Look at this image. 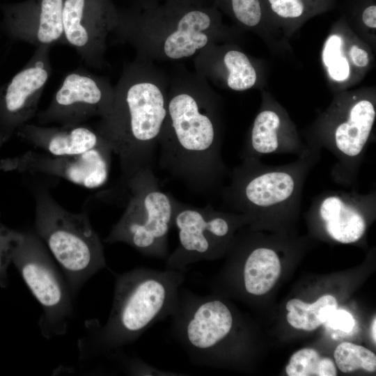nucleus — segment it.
Here are the masks:
<instances>
[{
    "label": "nucleus",
    "mask_w": 376,
    "mask_h": 376,
    "mask_svg": "<svg viewBox=\"0 0 376 376\" xmlns=\"http://www.w3.org/2000/svg\"><path fill=\"white\" fill-rule=\"evenodd\" d=\"M337 306L336 298L330 295L322 296L313 304L292 299L286 304L287 320L295 329L313 331L325 323Z\"/></svg>",
    "instance_id": "412c9836"
},
{
    "label": "nucleus",
    "mask_w": 376,
    "mask_h": 376,
    "mask_svg": "<svg viewBox=\"0 0 376 376\" xmlns=\"http://www.w3.org/2000/svg\"><path fill=\"white\" fill-rule=\"evenodd\" d=\"M281 273V262L276 251L265 246L250 250L243 267V282L246 292L262 295L274 286Z\"/></svg>",
    "instance_id": "aec40b11"
},
{
    "label": "nucleus",
    "mask_w": 376,
    "mask_h": 376,
    "mask_svg": "<svg viewBox=\"0 0 376 376\" xmlns=\"http://www.w3.org/2000/svg\"><path fill=\"white\" fill-rule=\"evenodd\" d=\"M48 46L36 47L30 59L0 86V139L31 122L52 72Z\"/></svg>",
    "instance_id": "4468645a"
},
{
    "label": "nucleus",
    "mask_w": 376,
    "mask_h": 376,
    "mask_svg": "<svg viewBox=\"0 0 376 376\" xmlns=\"http://www.w3.org/2000/svg\"><path fill=\"white\" fill-rule=\"evenodd\" d=\"M30 190L35 201V233L59 265L74 297L90 278L107 267L102 241L86 210H65L42 182L30 181Z\"/></svg>",
    "instance_id": "423d86ee"
},
{
    "label": "nucleus",
    "mask_w": 376,
    "mask_h": 376,
    "mask_svg": "<svg viewBox=\"0 0 376 376\" xmlns=\"http://www.w3.org/2000/svg\"><path fill=\"white\" fill-rule=\"evenodd\" d=\"M362 21L363 24L370 28H376V6L371 5L365 8L362 13Z\"/></svg>",
    "instance_id": "7c9ffc66"
},
{
    "label": "nucleus",
    "mask_w": 376,
    "mask_h": 376,
    "mask_svg": "<svg viewBox=\"0 0 376 376\" xmlns=\"http://www.w3.org/2000/svg\"><path fill=\"white\" fill-rule=\"evenodd\" d=\"M209 44L194 57L195 72L207 82L224 83L235 91L251 88L257 81L256 70L243 52Z\"/></svg>",
    "instance_id": "6ab92c4d"
},
{
    "label": "nucleus",
    "mask_w": 376,
    "mask_h": 376,
    "mask_svg": "<svg viewBox=\"0 0 376 376\" xmlns=\"http://www.w3.org/2000/svg\"><path fill=\"white\" fill-rule=\"evenodd\" d=\"M349 56L352 63L359 68L366 67L369 63L368 52L357 45H353L350 47Z\"/></svg>",
    "instance_id": "c85d7f7f"
},
{
    "label": "nucleus",
    "mask_w": 376,
    "mask_h": 376,
    "mask_svg": "<svg viewBox=\"0 0 376 376\" xmlns=\"http://www.w3.org/2000/svg\"><path fill=\"white\" fill-rule=\"evenodd\" d=\"M308 150L288 118L278 108L265 106L256 115L240 153L241 159L272 154L297 157Z\"/></svg>",
    "instance_id": "f3484780"
},
{
    "label": "nucleus",
    "mask_w": 376,
    "mask_h": 376,
    "mask_svg": "<svg viewBox=\"0 0 376 376\" xmlns=\"http://www.w3.org/2000/svg\"><path fill=\"white\" fill-rule=\"evenodd\" d=\"M325 323L331 329L344 332H350L354 327L352 315L345 310L337 308L331 313Z\"/></svg>",
    "instance_id": "cd10ccee"
},
{
    "label": "nucleus",
    "mask_w": 376,
    "mask_h": 376,
    "mask_svg": "<svg viewBox=\"0 0 376 376\" xmlns=\"http://www.w3.org/2000/svg\"><path fill=\"white\" fill-rule=\"evenodd\" d=\"M306 146L304 155L282 165L265 164L256 158L242 159L230 171L229 184L220 190L224 206L246 215L254 224L295 219L306 180L321 158L320 148Z\"/></svg>",
    "instance_id": "39448f33"
},
{
    "label": "nucleus",
    "mask_w": 376,
    "mask_h": 376,
    "mask_svg": "<svg viewBox=\"0 0 376 376\" xmlns=\"http://www.w3.org/2000/svg\"><path fill=\"white\" fill-rule=\"evenodd\" d=\"M376 117L375 104L368 97L338 102L320 119L306 144L329 151L336 159L333 181L357 189V182Z\"/></svg>",
    "instance_id": "6e6552de"
},
{
    "label": "nucleus",
    "mask_w": 376,
    "mask_h": 376,
    "mask_svg": "<svg viewBox=\"0 0 376 376\" xmlns=\"http://www.w3.org/2000/svg\"><path fill=\"white\" fill-rule=\"evenodd\" d=\"M126 368L128 373L135 375H159V376H178L185 375L184 374H178V373H172L162 370L150 366L139 359H130Z\"/></svg>",
    "instance_id": "bb28decb"
},
{
    "label": "nucleus",
    "mask_w": 376,
    "mask_h": 376,
    "mask_svg": "<svg viewBox=\"0 0 376 376\" xmlns=\"http://www.w3.org/2000/svg\"><path fill=\"white\" fill-rule=\"evenodd\" d=\"M17 132L37 151L54 156L77 155L109 143L95 127L84 123L40 125L30 122Z\"/></svg>",
    "instance_id": "a211bd4d"
},
{
    "label": "nucleus",
    "mask_w": 376,
    "mask_h": 376,
    "mask_svg": "<svg viewBox=\"0 0 376 376\" xmlns=\"http://www.w3.org/2000/svg\"><path fill=\"white\" fill-rule=\"evenodd\" d=\"M342 38L332 35L325 42L322 51V61L328 74L337 81L346 80L350 72L349 62L342 54Z\"/></svg>",
    "instance_id": "393cba45"
},
{
    "label": "nucleus",
    "mask_w": 376,
    "mask_h": 376,
    "mask_svg": "<svg viewBox=\"0 0 376 376\" xmlns=\"http://www.w3.org/2000/svg\"><path fill=\"white\" fill-rule=\"evenodd\" d=\"M376 318H374L373 321V324H372V336H373V340H374V343H375L376 342V333H375V330H376Z\"/></svg>",
    "instance_id": "473e14b6"
},
{
    "label": "nucleus",
    "mask_w": 376,
    "mask_h": 376,
    "mask_svg": "<svg viewBox=\"0 0 376 376\" xmlns=\"http://www.w3.org/2000/svg\"><path fill=\"white\" fill-rule=\"evenodd\" d=\"M2 233L3 232L0 231V244L3 243V242H9V241H12V240H15L17 239L21 235V233H19H19H17V234H7V235H4ZM2 256H3V254H1V251H0V270L2 269V265H3Z\"/></svg>",
    "instance_id": "2f4dec72"
},
{
    "label": "nucleus",
    "mask_w": 376,
    "mask_h": 376,
    "mask_svg": "<svg viewBox=\"0 0 376 376\" xmlns=\"http://www.w3.org/2000/svg\"><path fill=\"white\" fill-rule=\"evenodd\" d=\"M185 272L138 267L115 274L112 307L105 324H86L79 340L81 359L119 351L154 324L176 312Z\"/></svg>",
    "instance_id": "7ed1b4c3"
},
{
    "label": "nucleus",
    "mask_w": 376,
    "mask_h": 376,
    "mask_svg": "<svg viewBox=\"0 0 376 376\" xmlns=\"http://www.w3.org/2000/svg\"><path fill=\"white\" fill-rule=\"evenodd\" d=\"M15 254L24 282L42 308V335L50 339L65 334L73 314V296L61 268L33 232L22 234Z\"/></svg>",
    "instance_id": "1a4fd4ad"
},
{
    "label": "nucleus",
    "mask_w": 376,
    "mask_h": 376,
    "mask_svg": "<svg viewBox=\"0 0 376 376\" xmlns=\"http://www.w3.org/2000/svg\"><path fill=\"white\" fill-rule=\"evenodd\" d=\"M218 10L221 8L230 15L239 24L246 27L257 26L262 19L260 0H210Z\"/></svg>",
    "instance_id": "b1692460"
},
{
    "label": "nucleus",
    "mask_w": 376,
    "mask_h": 376,
    "mask_svg": "<svg viewBox=\"0 0 376 376\" xmlns=\"http://www.w3.org/2000/svg\"><path fill=\"white\" fill-rule=\"evenodd\" d=\"M111 35L115 43L130 45L136 58L155 63L194 58L224 38L226 31L212 4L134 2L119 9Z\"/></svg>",
    "instance_id": "20e7f679"
},
{
    "label": "nucleus",
    "mask_w": 376,
    "mask_h": 376,
    "mask_svg": "<svg viewBox=\"0 0 376 376\" xmlns=\"http://www.w3.org/2000/svg\"><path fill=\"white\" fill-rule=\"evenodd\" d=\"M139 3H171L182 5L209 6L210 0H134Z\"/></svg>",
    "instance_id": "c756f323"
},
{
    "label": "nucleus",
    "mask_w": 376,
    "mask_h": 376,
    "mask_svg": "<svg viewBox=\"0 0 376 376\" xmlns=\"http://www.w3.org/2000/svg\"><path fill=\"white\" fill-rule=\"evenodd\" d=\"M173 224L179 244L166 259V269L187 272L194 263L217 258L229 246L235 230L251 223L246 215L215 210L211 204L196 207L173 196Z\"/></svg>",
    "instance_id": "9d476101"
},
{
    "label": "nucleus",
    "mask_w": 376,
    "mask_h": 376,
    "mask_svg": "<svg viewBox=\"0 0 376 376\" xmlns=\"http://www.w3.org/2000/svg\"><path fill=\"white\" fill-rule=\"evenodd\" d=\"M169 84V76L155 63L135 57L114 86L109 113L94 127L118 157L123 185L137 171L152 168Z\"/></svg>",
    "instance_id": "f03ea898"
},
{
    "label": "nucleus",
    "mask_w": 376,
    "mask_h": 376,
    "mask_svg": "<svg viewBox=\"0 0 376 376\" xmlns=\"http://www.w3.org/2000/svg\"><path fill=\"white\" fill-rule=\"evenodd\" d=\"M123 185L130 194L127 204L104 242L125 243L145 256L166 260L173 196L162 190L152 168L137 171Z\"/></svg>",
    "instance_id": "0eeeda50"
},
{
    "label": "nucleus",
    "mask_w": 376,
    "mask_h": 376,
    "mask_svg": "<svg viewBox=\"0 0 376 376\" xmlns=\"http://www.w3.org/2000/svg\"><path fill=\"white\" fill-rule=\"evenodd\" d=\"M337 367L343 373L358 369L368 372L376 370V356L367 348L350 342L340 343L334 353Z\"/></svg>",
    "instance_id": "5701e85b"
},
{
    "label": "nucleus",
    "mask_w": 376,
    "mask_h": 376,
    "mask_svg": "<svg viewBox=\"0 0 376 376\" xmlns=\"http://www.w3.org/2000/svg\"><path fill=\"white\" fill-rule=\"evenodd\" d=\"M305 0H268L272 11L281 17L294 19L305 11Z\"/></svg>",
    "instance_id": "a878e982"
},
{
    "label": "nucleus",
    "mask_w": 376,
    "mask_h": 376,
    "mask_svg": "<svg viewBox=\"0 0 376 376\" xmlns=\"http://www.w3.org/2000/svg\"><path fill=\"white\" fill-rule=\"evenodd\" d=\"M220 107L209 83L175 65L159 139V165L198 194L219 193L230 170L222 157Z\"/></svg>",
    "instance_id": "f257e3e1"
},
{
    "label": "nucleus",
    "mask_w": 376,
    "mask_h": 376,
    "mask_svg": "<svg viewBox=\"0 0 376 376\" xmlns=\"http://www.w3.org/2000/svg\"><path fill=\"white\" fill-rule=\"evenodd\" d=\"M64 0H26L1 6V27L12 40L36 48L66 45L63 27Z\"/></svg>",
    "instance_id": "dca6fc26"
},
{
    "label": "nucleus",
    "mask_w": 376,
    "mask_h": 376,
    "mask_svg": "<svg viewBox=\"0 0 376 376\" xmlns=\"http://www.w3.org/2000/svg\"><path fill=\"white\" fill-rule=\"evenodd\" d=\"M118 8L111 0H64L63 27L66 45L88 67L102 70L107 40L115 28Z\"/></svg>",
    "instance_id": "f8f14e48"
},
{
    "label": "nucleus",
    "mask_w": 376,
    "mask_h": 376,
    "mask_svg": "<svg viewBox=\"0 0 376 376\" xmlns=\"http://www.w3.org/2000/svg\"><path fill=\"white\" fill-rule=\"evenodd\" d=\"M114 99V86L103 76L79 67L67 72L48 107L37 113L40 125L84 124L93 117L105 118Z\"/></svg>",
    "instance_id": "9b49d317"
},
{
    "label": "nucleus",
    "mask_w": 376,
    "mask_h": 376,
    "mask_svg": "<svg viewBox=\"0 0 376 376\" xmlns=\"http://www.w3.org/2000/svg\"><path fill=\"white\" fill-rule=\"evenodd\" d=\"M112 148L109 143L72 156H54L30 150L15 160V167L31 175L63 178L88 189L107 182Z\"/></svg>",
    "instance_id": "2eb2a0df"
},
{
    "label": "nucleus",
    "mask_w": 376,
    "mask_h": 376,
    "mask_svg": "<svg viewBox=\"0 0 376 376\" xmlns=\"http://www.w3.org/2000/svg\"><path fill=\"white\" fill-rule=\"evenodd\" d=\"M376 191L325 190L312 200L308 217L320 224L324 233L341 244L361 240L375 217Z\"/></svg>",
    "instance_id": "ddd939ff"
},
{
    "label": "nucleus",
    "mask_w": 376,
    "mask_h": 376,
    "mask_svg": "<svg viewBox=\"0 0 376 376\" xmlns=\"http://www.w3.org/2000/svg\"><path fill=\"white\" fill-rule=\"evenodd\" d=\"M285 371L289 376H335L336 369L334 361L321 357L312 348H304L296 352L290 358Z\"/></svg>",
    "instance_id": "4be33fe9"
}]
</instances>
